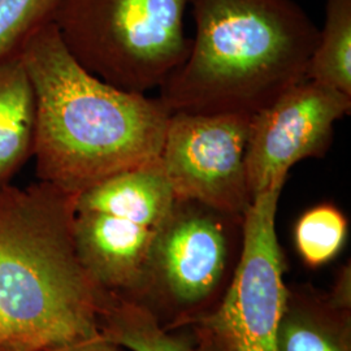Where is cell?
<instances>
[{
    "instance_id": "cell-1",
    "label": "cell",
    "mask_w": 351,
    "mask_h": 351,
    "mask_svg": "<svg viewBox=\"0 0 351 351\" xmlns=\"http://www.w3.org/2000/svg\"><path fill=\"white\" fill-rule=\"evenodd\" d=\"M19 52L37 101L38 181L78 195L112 176L159 162L171 116L159 98L91 75L53 23L38 29Z\"/></svg>"
},
{
    "instance_id": "cell-2",
    "label": "cell",
    "mask_w": 351,
    "mask_h": 351,
    "mask_svg": "<svg viewBox=\"0 0 351 351\" xmlns=\"http://www.w3.org/2000/svg\"><path fill=\"white\" fill-rule=\"evenodd\" d=\"M75 199L40 181L0 189V351H53L101 336L110 297L80 261Z\"/></svg>"
},
{
    "instance_id": "cell-3",
    "label": "cell",
    "mask_w": 351,
    "mask_h": 351,
    "mask_svg": "<svg viewBox=\"0 0 351 351\" xmlns=\"http://www.w3.org/2000/svg\"><path fill=\"white\" fill-rule=\"evenodd\" d=\"M186 59L160 86L171 113L254 116L307 80L319 29L293 0H188Z\"/></svg>"
},
{
    "instance_id": "cell-4",
    "label": "cell",
    "mask_w": 351,
    "mask_h": 351,
    "mask_svg": "<svg viewBox=\"0 0 351 351\" xmlns=\"http://www.w3.org/2000/svg\"><path fill=\"white\" fill-rule=\"evenodd\" d=\"M188 0H64L53 24L75 60L114 88H160L188 56Z\"/></svg>"
},
{
    "instance_id": "cell-5",
    "label": "cell",
    "mask_w": 351,
    "mask_h": 351,
    "mask_svg": "<svg viewBox=\"0 0 351 351\" xmlns=\"http://www.w3.org/2000/svg\"><path fill=\"white\" fill-rule=\"evenodd\" d=\"M175 202L159 162L112 176L75 195V249L106 295L132 300L149 291L152 247Z\"/></svg>"
},
{
    "instance_id": "cell-6",
    "label": "cell",
    "mask_w": 351,
    "mask_h": 351,
    "mask_svg": "<svg viewBox=\"0 0 351 351\" xmlns=\"http://www.w3.org/2000/svg\"><path fill=\"white\" fill-rule=\"evenodd\" d=\"M287 180L252 198L241 221L242 251L233 281L204 328L220 351H277L289 291L276 233L278 199Z\"/></svg>"
},
{
    "instance_id": "cell-7",
    "label": "cell",
    "mask_w": 351,
    "mask_h": 351,
    "mask_svg": "<svg viewBox=\"0 0 351 351\" xmlns=\"http://www.w3.org/2000/svg\"><path fill=\"white\" fill-rule=\"evenodd\" d=\"M251 116L171 113L159 158L176 199L242 217L252 201L246 147Z\"/></svg>"
},
{
    "instance_id": "cell-8",
    "label": "cell",
    "mask_w": 351,
    "mask_h": 351,
    "mask_svg": "<svg viewBox=\"0 0 351 351\" xmlns=\"http://www.w3.org/2000/svg\"><path fill=\"white\" fill-rule=\"evenodd\" d=\"M350 110L349 95L304 80L251 116L245 162L252 198L287 180L290 168L303 159L323 158L335 124Z\"/></svg>"
},
{
    "instance_id": "cell-9",
    "label": "cell",
    "mask_w": 351,
    "mask_h": 351,
    "mask_svg": "<svg viewBox=\"0 0 351 351\" xmlns=\"http://www.w3.org/2000/svg\"><path fill=\"white\" fill-rule=\"evenodd\" d=\"M241 220L197 202L176 199L151 252L150 289L159 288L180 306L208 298L226 272L230 229Z\"/></svg>"
},
{
    "instance_id": "cell-10",
    "label": "cell",
    "mask_w": 351,
    "mask_h": 351,
    "mask_svg": "<svg viewBox=\"0 0 351 351\" xmlns=\"http://www.w3.org/2000/svg\"><path fill=\"white\" fill-rule=\"evenodd\" d=\"M37 101L19 50L0 59V189L33 156Z\"/></svg>"
},
{
    "instance_id": "cell-11",
    "label": "cell",
    "mask_w": 351,
    "mask_h": 351,
    "mask_svg": "<svg viewBox=\"0 0 351 351\" xmlns=\"http://www.w3.org/2000/svg\"><path fill=\"white\" fill-rule=\"evenodd\" d=\"M277 351H351L350 317L315 302L288 295L277 332Z\"/></svg>"
},
{
    "instance_id": "cell-12",
    "label": "cell",
    "mask_w": 351,
    "mask_h": 351,
    "mask_svg": "<svg viewBox=\"0 0 351 351\" xmlns=\"http://www.w3.org/2000/svg\"><path fill=\"white\" fill-rule=\"evenodd\" d=\"M307 80L351 97V0H326V20L308 64Z\"/></svg>"
},
{
    "instance_id": "cell-13",
    "label": "cell",
    "mask_w": 351,
    "mask_h": 351,
    "mask_svg": "<svg viewBox=\"0 0 351 351\" xmlns=\"http://www.w3.org/2000/svg\"><path fill=\"white\" fill-rule=\"evenodd\" d=\"M101 335L130 351H195L165 333L149 310L129 300L110 298L101 316Z\"/></svg>"
},
{
    "instance_id": "cell-14",
    "label": "cell",
    "mask_w": 351,
    "mask_h": 351,
    "mask_svg": "<svg viewBox=\"0 0 351 351\" xmlns=\"http://www.w3.org/2000/svg\"><path fill=\"white\" fill-rule=\"evenodd\" d=\"M348 237V220L337 207L320 204L298 220L294 239L303 262L320 267L337 256Z\"/></svg>"
},
{
    "instance_id": "cell-15",
    "label": "cell",
    "mask_w": 351,
    "mask_h": 351,
    "mask_svg": "<svg viewBox=\"0 0 351 351\" xmlns=\"http://www.w3.org/2000/svg\"><path fill=\"white\" fill-rule=\"evenodd\" d=\"M64 0H0V59L19 50L38 29L53 23Z\"/></svg>"
},
{
    "instance_id": "cell-16",
    "label": "cell",
    "mask_w": 351,
    "mask_h": 351,
    "mask_svg": "<svg viewBox=\"0 0 351 351\" xmlns=\"http://www.w3.org/2000/svg\"><path fill=\"white\" fill-rule=\"evenodd\" d=\"M328 304L342 313H350L351 271L350 267H343L339 272L337 282L328 300Z\"/></svg>"
},
{
    "instance_id": "cell-17",
    "label": "cell",
    "mask_w": 351,
    "mask_h": 351,
    "mask_svg": "<svg viewBox=\"0 0 351 351\" xmlns=\"http://www.w3.org/2000/svg\"><path fill=\"white\" fill-rule=\"evenodd\" d=\"M53 351H120V348L104 339L103 336L95 339L81 341L77 343H72Z\"/></svg>"
}]
</instances>
